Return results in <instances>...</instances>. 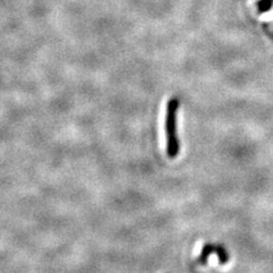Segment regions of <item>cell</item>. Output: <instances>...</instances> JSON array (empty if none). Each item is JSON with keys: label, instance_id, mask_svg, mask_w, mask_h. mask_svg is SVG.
<instances>
[{"label": "cell", "instance_id": "1", "mask_svg": "<svg viewBox=\"0 0 273 273\" xmlns=\"http://www.w3.org/2000/svg\"><path fill=\"white\" fill-rule=\"evenodd\" d=\"M179 108V100L177 98H171L166 110V150L170 159L177 157L179 152V141L177 136V113Z\"/></svg>", "mask_w": 273, "mask_h": 273}, {"label": "cell", "instance_id": "2", "mask_svg": "<svg viewBox=\"0 0 273 273\" xmlns=\"http://www.w3.org/2000/svg\"><path fill=\"white\" fill-rule=\"evenodd\" d=\"M256 6L258 9V13L264 14L271 11V8L273 6V2L272 0H258V2L256 3Z\"/></svg>", "mask_w": 273, "mask_h": 273}, {"label": "cell", "instance_id": "3", "mask_svg": "<svg viewBox=\"0 0 273 273\" xmlns=\"http://www.w3.org/2000/svg\"><path fill=\"white\" fill-rule=\"evenodd\" d=\"M214 249H215V247L213 246V245H208V244L205 245V247L203 248V252L201 254V258H200V261L203 263V264H205L207 257L210 256V254L212 252H214Z\"/></svg>", "mask_w": 273, "mask_h": 273}, {"label": "cell", "instance_id": "4", "mask_svg": "<svg viewBox=\"0 0 273 273\" xmlns=\"http://www.w3.org/2000/svg\"><path fill=\"white\" fill-rule=\"evenodd\" d=\"M272 2H273V0H272Z\"/></svg>", "mask_w": 273, "mask_h": 273}]
</instances>
